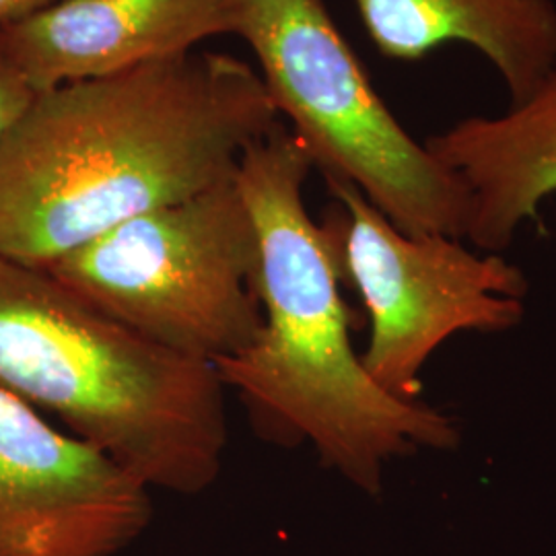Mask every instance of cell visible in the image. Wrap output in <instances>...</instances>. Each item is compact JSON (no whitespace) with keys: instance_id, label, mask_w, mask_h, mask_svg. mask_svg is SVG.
<instances>
[{"instance_id":"277c9868","label":"cell","mask_w":556,"mask_h":556,"mask_svg":"<svg viewBox=\"0 0 556 556\" xmlns=\"http://www.w3.org/2000/svg\"><path fill=\"white\" fill-rule=\"evenodd\" d=\"M233 9L278 116L324 178L353 184L406 236L466 239L464 181L379 98L326 0H233Z\"/></svg>"},{"instance_id":"3957f363","label":"cell","mask_w":556,"mask_h":556,"mask_svg":"<svg viewBox=\"0 0 556 556\" xmlns=\"http://www.w3.org/2000/svg\"><path fill=\"white\" fill-rule=\"evenodd\" d=\"M0 390L59 417L151 491L200 495L223 470L227 388L213 365L161 349L4 256Z\"/></svg>"},{"instance_id":"ba28073f","label":"cell","mask_w":556,"mask_h":556,"mask_svg":"<svg viewBox=\"0 0 556 556\" xmlns=\"http://www.w3.org/2000/svg\"><path fill=\"white\" fill-rule=\"evenodd\" d=\"M219 36H236L233 0H56L0 25V46L34 93L176 59Z\"/></svg>"},{"instance_id":"8992f818","label":"cell","mask_w":556,"mask_h":556,"mask_svg":"<svg viewBox=\"0 0 556 556\" xmlns=\"http://www.w3.org/2000/svg\"><path fill=\"white\" fill-rule=\"evenodd\" d=\"M334 204L321 229L340 282H351L371 321L361 363L383 392L422 394L420 371L459 332L503 334L526 318L528 278L501 254L470 252L462 239L406 236L353 184L326 179Z\"/></svg>"},{"instance_id":"7c38bea8","label":"cell","mask_w":556,"mask_h":556,"mask_svg":"<svg viewBox=\"0 0 556 556\" xmlns=\"http://www.w3.org/2000/svg\"><path fill=\"white\" fill-rule=\"evenodd\" d=\"M56 0H0V25L23 20L50 7Z\"/></svg>"},{"instance_id":"7a4b0ae2","label":"cell","mask_w":556,"mask_h":556,"mask_svg":"<svg viewBox=\"0 0 556 556\" xmlns=\"http://www.w3.org/2000/svg\"><path fill=\"white\" fill-rule=\"evenodd\" d=\"M312 169L282 122L239 160L236 184L258 239L262 328L248 351L215 369L260 429L289 445L312 443L326 468L379 497L392 459L456 450L462 433L454 418L390 396L365 371L330 239L303 200Z\"/></svg>"},{"instance_id":"9c48e42d","label":"cell","mask_w":556,"mask_h":556,"mask_svg":"<svg viewBox=\"0 0 556 556\" xmlns=\"http://www.w3.org/2000/svg\"><path fill=\"white\" fill-rule=\"evenodd\" d=\"M425 147L470 194L466 239L482 254L511 248L556 194V62L536 89L495 116H470Z\"/></svg>"},{"instance_id":"6da1fadb","label":"cell","mask_w":556,"mask_h":556,"mask_svg":"<svg viewBox=\"0 0 556 556\" xmlns=\"http://www.w3.org/2000/svg\"><path fill=\"white\" fill-rule=\"evenodd\" d=\"M278 122L258 73L220 52L36 93L0 139V256L46 268L231 179Z\"/></svg>"},{"instance_id":"8fae6325","label":"cell","mask_w":556,"mask_h":556,"mask_svg":"<svg viewBox=\"0 0 556 556\" xmlns=\"http://www.w3.org/2000/svg\"><path fill=\"white\" fill-rule=\"evenodd\" d=\"M34 98V89L21 77L20 71L0 46V139Z\"/></svg>"},{"instance_id":"30bf717a","label":"cell","mask_w":556,"mask_h":556,"mask_svg":"<svg viewBox=\"0 0 556 556\" xmlns=\"http://www.w3.org/2000/svg\"><path fill=\"white\" fill-rule=\"evenodd\" d=\"M386 59L413 62L466 43L497 68L509 103L526 100L556 62L555 0H355Z\"/></svg>"},{"instance_id":"5b68a950","label":"cell","mask_w":556,"mask_h":556,"mask_svg":"<svg viewBox=\"0 0 556 556\" xmlns=\"http://www.w3.org/2000/svg\"><path fill=\"white\" fill-rule=\"evenodd\" d=\"M41 270L135 334L213 367L248 351L262 328L258 239L236 176Z\"/></svg>"},{"instance_id":"52a82bcc","label":"cell","mask_w":556,"mask_h":556,"mask_svg":"<svg viewBox=\"0 0 556 556\" xmlns=\"http://www.w3.org/2000/svg\"><path fill=\"white\" fill-rule=\"evenodd\" d=\"M151 519L142 480L0 390V556H118Z\"/></svg>"}]
</instances>
